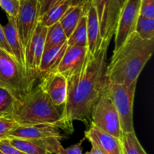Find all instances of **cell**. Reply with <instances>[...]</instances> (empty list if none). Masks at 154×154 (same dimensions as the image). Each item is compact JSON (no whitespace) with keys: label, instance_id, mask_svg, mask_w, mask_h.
I'll return each instance as SVG.
<instances>
[{"label":"cell","instance_id":"19","mask_svg":"<svg viewBox=\"0 0 154 154\" xmlns=\"http://www.w3.org/2000/svg\"><path fill=\"white\" fill-rule=\"evenodd\" d=\"M84 14H85V11L83 6H71L60 20L59 23L61 25L67 38L73 32L80 19Z\"/></svg>","mask_w":154,"mask_h":154},{"label":"cell","instance_id":"35","mask_svg":"<svg viewBox=\"0 0 154 154\" xmlns=\"http://www.w3.org/2000/svg\"><path fill=\"white\" fill-rule=\"evenodd\" d=\"M118 2H119V4H120V8H122V6L124 5V3L126 2V0H118Z\"/></svg>","mask_w":154,"mask_h":154},{"label":"cell","instance_id":"32","mask_svg":"<svg viewBox=\"0 0 154 154\" xmlns=\"http://www.w3.org/2000/svg\"><path fill=\"white\" fill-rule=\"evenodd\" d=\"M0 48L5 50V51H6L7 52H8L9 54H11L12 55L10 48L8 45L7 41H6L5 35L4 32V29H3V26L1 24H0Z\"/></svg>","mask_w":154,"mask_h":154},{"label":"cell","instance_id":"22","mask_svg":"<svg viewBox=\"0 0 154 154\" xmlns=\"http://www.w3.org/2000/svg\"><path fill=\"white\" fill-rule=\"evenodd\" d=\"M120 144L122 154H147L138 141L135 132L122 134Z\"/></svg>","mask_w":154,"mask_h":154},{"label":"cell","instance_id":"21","mask_svg":"<svg viewBox=\"0 0 154 154\" xmlns=\"http://www.w3.org/2000/svg\"><path fill=\"white\" fill-rule=\"evenodd\" d=\"M69 47H84L87 48V16L84 14L80 19L76 28L67 38Z\"/></svg>","mask_w":154,"mask_h":154},{"label":"cell","instance_id":"25","mask_svg":"<svg viewBox=\"0 0 154 154\" xmlns=\"http://www.w3.org/2000/svg\"><path fill=\"white\" fill-rule=\"evenodd\" d=\"M135 32L142 39H154V19L139 15Z\"/></svg>","mask_w":154,"mask_h":154},{"label":"cell","instance_id":"2","mask_svg":"<svg viewBox=\"0 0 154 154\" xmlns=\"http://www.w3.org/2000/svg\"><path fill=\"white\" fill-rule=\"evenodd\" d=\"M153 50L154 39H142L133 32L118 49L114 51L105 71L107 81L125 85L137 82Z\"/></svg>","mask_w":154,"mask_h":154},{"label":"cell","instance_id":"37","mask_svg":"<svg viewBox=\"0 0 154 154\" xmlns=\"http://www.w3.org/2000/svg\"><path fill=\"white\" fill-rule=\"evenodd\" d=\"M19 1H21V0H19Z\"/></svg>","mask_w":154,"mask_h":154},{"label":"cell","instance_id":"1","mask_svg":"<svg viewBox=\"0 0 154 154\" xmlns=\"http://www.w3.org/2000/svg\"><path fill=\"white\" fill-rule=\"evenodd\" d=\"M109 42H102L94 54L87 52L82 66L67 78V98L62 110L60 129L74 132L73 123L90 122L91 111L104 90L107 80V54Z\"/></svg>","mask_w":154,"mask_h":154},{"label":"cell","instance_id":"11","mask_svg":"<svg viewBox=\"0 0 154 154\" xmlns=\"http://www.w3.org/2000/svg\"><path fill=\"white\" fill-rule=\"evenodd\" d=\"M47 30L48 27L38 22L32 35L24 48L26 69L29 72L38 75H40L38 69L42 54L45 51Z\"/></svg>","mask_w":154,"mask_h":154},{"label":"cell","instance_id":"5","mask_svg":"<svg viewBox=\"0 0 154 154\" xmlns=\"http://www.w3.org/2000/svg\"><path fill=\"white\" fill-rule=\"evenodd\" d=\"M137 82L129 85L113 84L107 81L105 90L112 101L120 118L123 133L135 132L133 104Z\"/></svg>","mask_w":154,"mask_h":154},{"label":"cell","instance_id":"7","mask_svg":"<svg viewBox=\"0 0 154 154\" xmlns=\"http://www.w3.org/2000/svg\"><path fill=\"white\" fill-rule=\"evenodd\" d=\"M97 12L102 41L111 42L115 33L120 13L118 0H92Z\"/></svg>","mask_w":154,"mask_h":154},{"label":"cell","instance_id":"34","mask_svg":"<svg viewBox=\"0 0 154 154\" xmlns=\"http://www.w3.org/2000/svg\"><path fill=\"white\" fill-rule=\"evenodd\" d=\"M84 154H100V153H99V152L98 151V150H96L95 147H92V149H91V150H90V151L87 152V153H84Z\"/></svg>","mask_w":154,"mask_h":154},{"label":"cell","instance_id":"28","mask_svg":"<svg viewBox=\"0 0 154 154\" xmlns=\"http://www.w3.org/2000/svg\"><path fill=\"white\" fill-rule=\"evenodd\" d=\"M140 15L154 19V0H141Z\"/></svg>","mask_w":154,"mask_h":154},{"label":"cell","instance_id":"29","mask_svg":"<svg viewBox=\"0 0 154 154\" xmlns=\"http://www.w3.org/2000/svg\"><path fill=\"white\" fill-rule=\"evenodd\" d=\"M0 150L5 154H25L12 145L8 138L0 140Z\"/></svg>","mask_w":154,"mask_h":154},{"label":"cell","instance_id":"36","mask_svg":"<svg viewBox=\"0 0 154 154\" xmlns=\"http://www.w3.org/2000/svg\"><path fill=\"white\" fill-rule=\"evenodd\" d=\"M0 154H5L4 153H2V152L1 151V150H0Z\"/></svg>","mask_w":154,"mask_h":154},{"label":"cell","instance_id":"20","mask_svg":"<svg viewBox=\"0 0 154 154\" xmlns=\"http://www.w3.org/2000/svg\"><path fill=\"white\" fill-rule=\"evenodd\" d=\"M69 0H62L39 17V23L46 27L59 22L68 9L71 7Z\"/></svg>","mask_w":154,"mask_h":154},{"label":"cell","instance_id":"23","mask_svg":"<svg viewBox=\"0 0 154 154\" xmlns=\"http://www.w3.org/2000/svg\"><path fill=\"white\" fill-rule=\"evenodd\" d=\"M67 42V37L59 22L48 27L45 38V49L58 46Z\"/></svg>","mask_w":154,"mask_h":154},{"label":"cell","instance_id":"17","mask_svg":"<svg viewBox=\"0 0 154 154\" xmlns=\"http://www.w3.org/2000/svg\"><path fill=\"white\" fill-rule=\"evenodd\" d=\"M3 29H4L5 35L8 45L10 48L12 55L21 66L26 68L24 48L21 43L18 34L15 17L8 16V23L5 26H3Z\"/></svg>","mask_w":154,"mask_h":154},{"label":"cell","instance_id":"3","mask_svg":"<svg viewBox=\"0 0 154 154\" xmlns=\"http://www.w3.org/2000/svg\"><path fill=\"white\" fill-rule=\"evenodd\" d=\"M10 117L18 125L48 123L60 129L62 111L38 86L17 102Z\"/></svg>","mask_w":154,"mask_h":154},{"label":"cell","instance_id":"16","mask_svg":"<svg viewBox=\"0 0 154 154\" xmlns=\"http://www.w3.org/2000/svg\"><path fill=\"white\" fill-rule=\"evenodd\" d=\"M85 14L87 16V49L90 54H94L102 45L103 41L101 38L97 12L93 2L88 5Z\"/></svg>","mask_w":154,"mask_h":154},{"label":"cell","instance_id":"24","mask_svg":"<svg viewBox=\"0 0 154 154\" xmlns=\"http://www.w3.org/2000/svg\"><path fill=\"white\" fill-rule=\"evenodd\" d=\"M17 102V100L7 89L0 86V117H10Z\"/></svg>","mask_w":154,"mask_h":154},{"label":"cell","instance_id":"9","mask_svg":"<svg viewBox=\"0 0 154 154\" xmlns=\"http://www.w3.org/2000/svg\"><path fill=\"white\" fill-rule=\"evenodd\" d=\"M141 0H126L120 9L115 35V47L118 49L126 39L135 31V26L140 15Z\"/></svg>","mask_w":154,"mask_h":154},{"label":"cell","instance_id":"10","mask_svg":"<svg viewBox=\"0 0 154 154\" xmlns=\"http://www.w3.org/2000/svg\"><path fill=\"white\" fill-rule=\"evenodd\" d=\"M9 142L25 154H61L64 147L61 138L49 137L38 139L8 138Z\"/></svg>","mask_w":154,"mask_h":154},{"label":"cell","instance_id":"4","mask_svg":"<svg viewBox=\"0 0 154 154\" xmlns=\"http://www.w3.org/2000/svg\"><path fill=\"white\" fill-rule=\"evenodd\" d=\"M38 74L21 66L11 54L0 48V86L7 89L17 101L33 88Z\"/></svg>","mask_w":154,"mask_h":154},{"label":"cell","instance_id":"30","mask_svg":"<svg viewBox=\"0 0 154 154\" xmlns=\"http://www.w3.org/2000/svg\"><path fill=\"white\" fill-rule=\"evenodd\" d=\"M60 1L62 0H38L39 11H40V17Z\"/></svg>","mask_w":154,"mask_h":154},{"label":"cell","instance_id":"27","mask_svg":"<svg viewBox=\"0 0 154 154\" xmlns=\"http://www.w3.org/2000/svg\"><path fill=\"white\" fill-rule=\"evenodd\" d=\"M19 0H0V7L7 13L8 16L16 17L20 8Z\"/></svg>","mask_w":154,"mask_h":154},{"label":"cell","instance_id":"8","mask_svg":"<svg viewBox=\"0 0 154 154\" xmlns=\"http://www.w3.org/2000/svg\"><path fill=\"white\" fill-rule=\"evenodd\" d=\"M40 11L38 0H21L16 26L21 43L25 48L39 22Z\"/></svg>","mask_w":154,"mask_h":154},{"label":"cell","instance_id":"33","mask_svg":"<svg viewBox=\"0 0 154 154\" xmlns=\"http://www.w3.org/2000/svg\"><path fill=\"white\" fill-rule=\"evenodd\" d=\"M70 2L71 5L75 6V5H80L83 6L84 8V11H87V7L92 2V0H69Z\"/></svg>","mask_w":154,"mask_h":154},{"label":"cell","instance_id":"18","mask_svg":"<svg viewBox=\"0 0 154 154\" xmlns=\"http://www.w3.org/2000/svg\"><path fill=\"white\" fill-rule=\"evenodd\" d=\"M67 42L58 46L45 49L39 65L38 72L41 75L56 72L66 49Z\"/></svg>","mask_w":154,"mask_h":154},{"label":"cell","instance_id":"15","mask_svg":"<svg viewBox=\"0 0 154 154\" xmlns=\"http://www.w3.org/2000/svg\"><path fill=\"white\" fill-rule=\"evenodd\" d=\"M87 52V48L68 46L56 72L67 78L82 66Z\"/></svg>","mask_w":154,"mask_h":154},{"label":"cell","instance_id":"14","mask_svg":"<svg viewBox=\"0 0 154 154\" xmlns=\"http://www.w3.org/2000/svg\"><path fill=\"white\" fill-rule=\"evenodd\" d=\"M49 137L63 138L60 133V129L57 126L48 123L17 125L9 134V138L25 139H38Z\"/></svg>","mask_w":154,"mask_h":154},{"label":"cell","instance_id":"31","mask_svg":"<svg viewBox=\"0 0 154 154\" xmlns=\"http://www.w3.org/2000/svg\"><path fill=\"white\" fill-rule=\"evenodd\" d=\"M84 140H81L78 144H73L67 148H63L61 154H83L81 144Z\"/></svg>","mask_w":154,"mask_h":154},{"label":"cell","instance_id":"26","mask_svg":"<svg viewBox=\"0 0 154 154\" xmlns=\"http://www.w3.org/2000/svg\"><path fill=\"white\" fill-rule=\"evenodd\" d=\"M17 125V123L10 117H0V140L8 138L11 131Z\"/></svg>","mask_w":154,"mask_h":154},{"label":"cell","instance_id":"6","mask_svg":"<svg viewBox=\"0 0 154 154\" xmlns=\"http://www.w3.org/2000/svg\"><path fill=\"white\" fill-rule=\"evenodd\" d=\"M90 124L120 140L122 136L120 118L112 101L105 90L93 106Z\"/></svg>","mask_w":154,"mask_h":154},{"label":"cell","instance_id":"12","mask_svg":"<svg viewBox=\"0 0 154 154\" xmlns=\"http://www.w3.org/2000/svg\"><path fill=\"white\" fill-rule=\"evenodd\" d=\"M39 87L48 95L53 103L63 106L67 98V78L57 72L43 75Z\"/></svg>","mask_w":154,"mask_h":154},{"label":"cell","instance_id":"13","mask_svg":"<svg viewBox=\"0 0 154 154\" xmlns=\"http://www.w3.org/2000/svg\"><path fill=\"white\" fill-rule=\"evenodd\" d=\"M84 137L100 154H122L120 140L90 124Z\"/></svg>","mask_w":154,"mask_h":154}]
</instances>
